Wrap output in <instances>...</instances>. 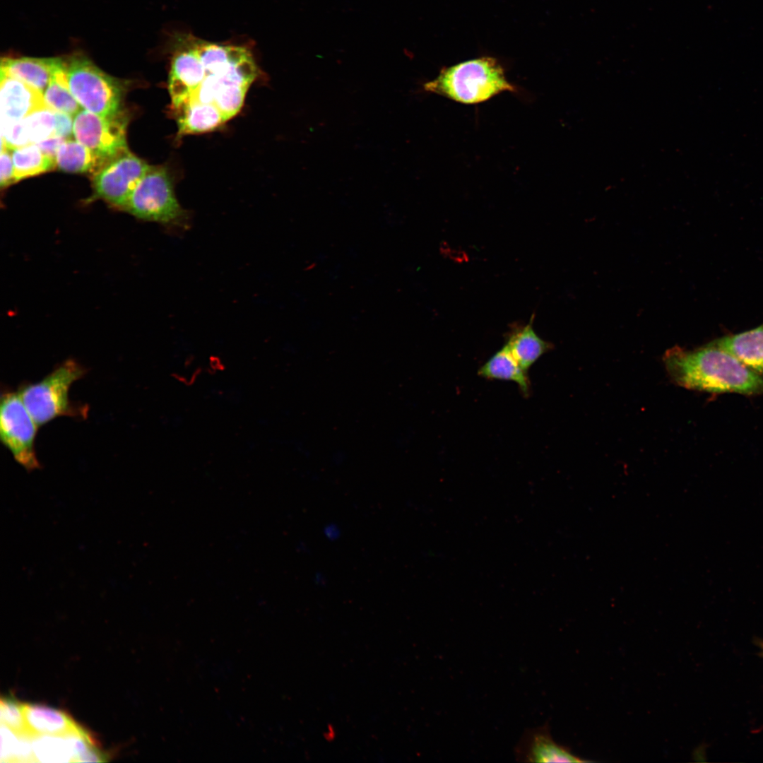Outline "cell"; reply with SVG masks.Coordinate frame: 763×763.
I'll return each mask as SVG.
<instances>
[{
  "label": "cell",
  "mask_w": 763,
  "mask_h": 763,
  "mask_svg": "<svg viewBox=\"0 0 763 763\" xmlns=\"http://www.w3.org/2000/svg\"><path fill=\"white\" fill-rule=\"evenodd\" d=\"M124 111L104 117L82 109L73 118L74 138L106 161L128 150Z\"/></svg>",
  "instance_id": "obj_7"
},
{
  "label": "cell",
  "mask_w": 763,
  "mask_h": 763,
  "mask_svg": "<svg viewBox=\"0 0 763 763\" xmlns=\"http://www.w3.org/2000/svg\"><path fill=\"white\" fill-rule=\"evenodd\" d=\"M663 362L673 381L684 388L709 393L763 394V377L714 342L693 350H668Z\"/></svg>",
  "instance_id": "obj_1"
},
{
  "label": "cell",
  "mask_w": 763,
  "mask_h": 763,
  "mask_svg": "<svg viewBox=\"0 0 763 763\" xmlns=\"http://www.w3.org/2000/svg\"><path fill=\"white\" fill-rule=\"evenodd\" d=\"M516 757L524 762H583L552 738L548 724L528 730L515 749Z\"/></svg>",
  "instance_id": "obj_11"
},
{
  "label": "cell",
  "mask_w": 763,
  "mask_h": 763,
  "mask_svg": "<svg viewBox=\"0 0 763 763\" xmlns=\"http://www.w3.org/2000/svg\"><path fill=\"white\" fill-rule=\"evenodd\" d=\"M123 210L137 218L166 225H180L186 216L175 195L171 176L163 166L150 165Z\"/></svg>",
  "instance_id": "obj_5"
},
{
  "label": "cell",
  "mask_w": 763,
  "mask_h": 763,
  "mask_svg": "<svg viewBox=\"0 0 763 763\" xmlns=\"http://www.w3.org/2000/svg\"><path fill=\"white\" fill-rule=\"evenodd\" d=\"M757 644L759 648L760 655L763 657V640H758Z\"/></svg>",
  "instance_id": "obj_30"
},
{
  "label": "cell",
  "mask_w": 763,
  "mask_h": 763,
  "mask_svg": "<svg viewBox=\"0 0 763 763\" xmlns=\"http://www.w3.org/2000/svg\"><path fill=\"white\" fill-rule=\"evenodd\" d=\"M61 61V58L56 57H4L1 61V72L22 81L43 93Z\"/></svg>",
  "instance_id": "obj_14"
},
{
  "label": "cell",
  "mask_w": 763,
  "mask_h": 763,
  "mask_svg": "<svg viewBox=\"0 0 763 763\" xmlns=\"http://www.w3.org/2000/svg\"><path fill=\"white\" fill-rule=\"evenodd\" d=\"M505 346L526 372L543 354L552 348V344L544 341L536 333L532 321L525 326L512 328L508 333Z\"/></svg>",
  "instance_id": "obj_16"
},
{
  "label": "cell",
  "mask_w": 763,
  "mask_h": 763,
  "mask_svg": "<svg viewBox=\"0 0 763 763\" xmlns=\"http://www.w3.org/2000/svg\"><path fill=\"white\" fill-rule=\"evenodd\" d=\"M150 167V165L129 150L115 156L93 175L95 197L123 209L131 194Z\"/></svg>",
  "instance_id": "obj_8"
},
{
  "label": "cell",
  "mask_w": 763,
  "mask_h": 763,
  "mask_svg": "<svg viewBox=\"0 0 763 763\" xmlns=\"http://www.w3.org/2000/svg\"><path fill=\"white\" fill-rule=\"evenodd\" d=\"M31 143L23 120L1 122V152Z\"/></svg>",
  "instance_id": "obj_25"
},
{
  "label": "cell",
  "mask_w": 763,
  "mask_h": 763,
  "mask_svg": "<svg viewBox=\"0 0 763 763\" xmlns=\"http://www.w3.org/2000/svg\"><path fill=\"white\" fill-rule=\"evenodd\" d=\"M33 759L41 762H72L66 736L39 735L32 738Z\"/></svg>",
  "instance_id": "obj_21"
},
{
  "label": "cell",
  "mask_w": 763,
  "mask_h": 763,
  "mask_svg": "<svg viewBox=\"0 0 763 763\" xmlns=\"http://www.w3.org/2000/svg\"><path fill=\"white\" fill-rule=\"evenodd\" d=\"M326 533H327L328 537H331V538L336 537V534L338 533V531H335V528L333 527V526H329L327 528V530H326Z\"/></svg>",
  "instance_id": "obj_29"
},
{
  "label": "cell",
  "mask_w": 763,
  "mask_h": 763,
  "mask_svg": "<svg viewBox=\"0 0 763 763\" xmlns=\"http://www.w3.org/2000/svg\"><path fill=\"white\" fill-rule=\"evenodd\" d=\"M54 112L45 107L32 112L23 119L30 143H37L54 136Z\"/></svg>",
  "instance_id": "obj_22"
},
{
  "label": "cell",
  "mask_w": 763,
  "mask_h": 763,
  "mask_svg": "<svg viewBox=\"0 0 763 763\" xmlns=\"http://www.w3.org/2000/svg\"><path fill=\"white\" fill-rule=\"evenodd\" d=\"M0 718L1 724L8 727L19 735L29 736L27 732L22 702L12 697H1Z\"/></svg>",
  "instance_id": "obj_24"
},
{
  "label": "cell",
  "mask_w": 763,
  "mask_h": 763,
  "mask_svg": "<svg viewBox=\"0 0 763 763\" xmlns=\"http://www.w3.org/2000/svg\"><path fill=\"white\" fill-rule=\"evenodd\" d=\"M54 135L68 139L73 135V117L60 112H54Z\"/></svg>",
  "instance_id": "obj_27"
},
{
  "label": "cell",
  "mask_w": 763,
  "mask_h": 763,
  "mask_svg": "<svg viewBox=\"0 0 763 763\" xmlns=\"http://www.w3.org/2000/svg\"><path fill=\"white\" fill-rule=\"evenodd\" d=\"M45 107L48 106L43 93L25 82L1 72V122L23 120L32 112Z\"/></svg>",
  "instance_id": "obj_10"
},
{
  "label": "cell",
  "mask_w": 763,
  "mask_h": 763,
  "mask_svg": "<svg viewBox=\"0 0 763 763\" xmlns=\"http://www.w3.org/2000/svg\"><path fill=\"white\" fill-rule=\"evenodd\" d=\"M28 734L66 736L79 733L82 728L67 713L40 704L23 703Z\"/></svg>",
  "instance_id": "obj_12"
},
{
  "label": "cell",
  "mask_w": 763,
  "mask_h": 763,
  "mask_svg": "<svg viewBox=\"0 0 763 763\" xmlns=\"http://www.w3.org/2000/svg\"><path fill=\"white\" fill-rule=\"evenodd\" d=\"M14 167L12 160L11 150H5L1 152L0 157V186L1 188L7 187L15 183Z\"/></svg>",
  "instance_id": "obj_26"
},
{
  "label": "cell",
  "mask_w": 763,
  "mask_h": 763,
  "mask_svg": "<svg viewBox=\"0 0 763 763\" xmlns=\"http://www.w3.org/2000/svg\"><path fill=\"white\" fill-rule=\"evenodd\" d=\"M172 111L177 124L178 138L215 130L227 121L213 104L188 102Z\"/></svg>",
  "instance_id": "obj_15"
},
{
  "label": "cell",
  "mask_w": 763,
  "mask_h": 763,
  "mask_svg": "<svg viewBox=\"0 0 763 763\" xmlns=\"http://www.w3.org/2000/svg\"><path fill=\"white\" fill-rule=\"evenodd\" d=\"M16 182L53 170L55 160L45 154L36 143L11 150Z\"/></svg>",
  "instance_id": "obj_20"
},
{
  "label": "cell",
  "mask_w": 763,
  "mask_h": 763,
  "mask_svg": "<svg viewBox=\"0 0 763 763\" xmlns=\"http://www.w3.org/2000/svg\"><path fill=\"white\" fill-rule=\"evenodd\" d=\"M85 373L83 366L69 359L42 380L20 387L22 401L39 427L61 416L86 417L88 407L73 403L69 397L72 384Z\"/></svg>",
  "instance_id": "obj_3"
},
{
  "label": "cell",
  "mask_w": 763,
  "mask_h": 763,
  "mask_svg": "<svg viewBox=\"0 0 763 763\" xmlns=\"http://www.w3.org/2000/svg\"><path fill=\"white\" fill-rule=\"evenodd\" d=\"M43 97L46 105L50 109L71 117H75L82 110V107L70 90L66 62L62 59L54 69L43 93Z\"/></svg>",
  "instance_id": "obj_19"
},
{
  "label": "cell",
  "mask_w": 763,
  "mask_h": 763,
  "mask_svg": "<svg viewBox=\"0 0 763 763\" xmlns=\"http://www.w3.org/2000/svg\"><path fill=\"white\" fill-rule=\"evenodd\" d=\"M66 140L54 135L36 144L45 154L55 160L59 148Z\"/></svg>",
  "instance_id": "obj_28"
},
{
  "label": "cell",
  "mask_w": 763,
  "mask_h": 763,
  "mask_svg": "<svg viewBox=\"0 0 763 763\" xmlns=\"http://www.w3.org/2000/svg\"><path fill=\"white\" fill-rule=\"evenodd\" d=\"M66 70L70 90L83 109L104 117L122 110L124 89L119 80L82 55L72 57Z\"/></svg>",
  "instance_id": "obj_4"
},
{
  "label": "cell",
  "mask_w": 763,
  "mask_h": 763,
  "mask_svg": "<svg viewBox=\"0 0 763 763\" xmlns=\"http://www.w3.org/2000/svg\"><path fill=\"white\" fill-rule=\"evenodd\" d=\"M713 342L763 377V324L744 332L723 336Z\"/></svg>",
  "instance_id": "obj_13"
},
{
  "label": "cell",
  "mask_w": 763,
  "mask_h": 763,
  "mask_svg": "<svg viewBox=\"0 0 763 763\" xmlns=\"http://www.w3.org/2000/svg\"><path fill=\"white\" fill-rule=\"evenodd\" d=\"M205 76V68L191 44L190 34L176 36L168 79L171 109H176L187 101Z\"/></svg>",
  "instance_id": "obj_9"
},
{
  "label": "cell",
  "mask_w": 763,
  "mask_h": 763,
  "mask_svg": "<svg viewBox=\"0 0 763 763\" xmlns=\"http://www.w3.org/2000/svg\"><path fill=\"white\" fill-rule=\"evenodd\" d=\"M37 425L18 391H6L0 404V439L15 461L28 472L40 468L35 442Z\"/></svg>",
  "instance_id": "obj_6"
},
{
  "label": "cell",
  "mask_w": 763,
  "mask_h": 763,
  "mask_svg": "<svg viewBox=\"0 0 763 763\" xmlns=\"http://www.w3.org/2000/svg\"><path fill=\"white\" fill-rule=\"evenodd\" d=\"M436 93L463 104L485 102L504 91H515L496 59L482 57L443 69L439 76L423 85Z\"/></svg>",
  "instance_id": "obj_2"
},
{
  "label": "cell",
  "mask_w": 763,
  "mask_h": 763,
  "mask_svg": "<svg viewBox=\"0 0 763 763\" xmlns=\"http://www.w3.org/2000/svg\"><path fill=\"white\" fill-rule=\"evenodd\" d=\"M478 373L488 379L514 382L524 396L530 394L531 383L527 372L520 367L505 345L491 356Z\"/></svg>",
  "instance_id": "obj_17"
},
{
  "label": "cell",
  "mask_w": 763,
  "mask_h": 763,
  "mask_svg": "<svg viewBox=\"0 0 763 763\" xmlns=\"http://www.w3.org/2000/svg\"><path fill=\"white\" fill-rule=\"evenodd\" d=\"M56 166L62 171L73 173L97 172L106 160L101 158L76 139H66L60 146L55 158Z\"/></svg>",
  "instance_id": "obj_18"
},
{
  "label": "cell",
  "mask_w": 763,
  "mask_h": 763,
  "mask_svg": "<svg viewBox=\"0 0 763 763\" xmlns=\"http://www.w3.org/2000/svg\"><path fill=\"white\" fill-rule=\"evenodd\" d=\"M249 86L230 84L223 87L217 95L213 105L226 120L235 116L242 107Z\"/></svg>",
  "instance_id": "obj_23"
}]
</instances>
